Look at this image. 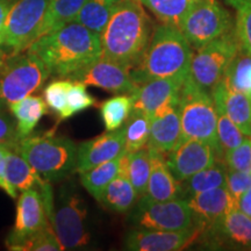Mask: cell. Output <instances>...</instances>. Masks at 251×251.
Returning <instances> with one entry per match:
<instances>
[{
    "mask_svg": "<svg viewBox=\"0 0 251 251\" xmlns=\"http://www.w3.org/2000/svg\"><path fill=\"white\" fill-rule=\"evenodd\" d=\"M27 50L45 63L50 76L65 79L89 67L102 55L100 34L76 21L39 37Z\"/></svg>",
    "mask_w": 251,
    "mask_h": 251,
    "instance_id": "cell-1",
    "label": "cell"
},
{
    "mask_svg": "<svg viewBox=\"0 0 251 251\" xmlns=\"http://www.w3.org/2000/svg\"><path fill=\"white\" fill-rule=\"evenodd\" d=\"M153 26L140 0H120L100 34L103 57L134 69L151 39Z\"/></svg>",
    "mask_w": 251,
    "mask_h": 251,
    "instance_id": "cell-2",
    "label": "cell"
},
{
    "mask_svg": "<svg viewBox=\"0 0 251 251\" xmlns=\"http://www.w3.org/2000/svg\"><path fill=\"white\" fill-rule=\"evenodd\" d=\"M193 57L191 47L177 27L159 25L152 31L151 39L142 59L130 70L135 84L155 78L186 79Z\"/></svg>",
    "mask_w": 251,
    "mask_h": 251,
    "instance_id": "cell-3",
    "label": "cell"
},
{
    "mask_svg": "<svg viewBox=\"0 0 251 251\" xmlns=\"http://www.w3.org/2000/svg\"><path fill=\"white\" fill-rule=\"evenodd\" d=\"M13 148L47 181H59L76 172L77 144L54 130L41 135H28Z\"/></svg>",
    "mask_w": 251,
    "mask_h": 251,
    "instance_id": "cell-4",
    "label": "cell"
},
{
    "mask_svg": "<svg viewBox=\"0 0 251 251\" xmlns=\"http://www.w3.org/2000/svg\"><path fill=\"white\" fill-rule=\"evenodd\" d=\"M178 112L181 126L180 141L192 139L211 144L216 161L222 162L216 134L218 112L211 92L199 89L185 79L178 96Z\"/></svg>",
    "mask_w": 251,
    "mask_h": 251,
    "instance_id": "cell-5",
    "label": "cell"
},
{
    "mask_svg": "<svg viewBox=\"0 0 251 251\" xmlns=\"http://www.w3.org/2000/svg\"><path fill=\"white\" fill-rule=\"evenodd\" d=\"M49 76L48 68L33 52L12 54L0 67V112L42 87Z\"/></svg>",
    "mask_w": 251,
    "mask_h": 251,
    "instance_id": "cell-6",
    "label": "cell"
},
{
    "mask_svg": "<svg viewBox=\"0 0 251 251\" xmlns=\"http://www.w3.org/2000/svg\"><path fill=\"white\" fill-rule=\"evenodd\" d=\"M51 226L63 249H84L91 242L87 227V205L74 186H63L54 203Z\"/></svg>",
    "mask_w": 251,
    "mask_h": 251,
    "instance_id": "cell-7",
    "label": "cell"
},
{
    "mask_svg": "<svg viewBox=\"0 0 251 251\" xmlns=\"http://www.w3.org/2000/svg\"><path fill=\"white\" fill-rule=\"evenodd\" d=\"M240 50L235 29L211 41L193 54L186 79L199 89L211 92L224 79L229 64Z\"/></svg>",
    "mask_w": 251,
    "mask_h": 251,
    "instance_id": "cell-8",
    "label": "cell"
},
{
    "mask_svg": "<svg viewBox=\"0 0 251 251\" xmlns=\"http://www.w3.org/2000/svg\"><path fill=\"white\" fill-rule=\"evenodd\" d=\"M234 26L235 20L230 12L216 0H194L181 20L179 30L191 47L198 50L233 30Z\"/></svg>",
    "mask_w": 251,
    "mask_h": 251,
    "instance_id": "cell-9",
    "label": "cell"
},
{
    "mask_svg": "<svg viewBox=\"0 0 251 251\" xmlns=\"http://www.w3.org/2000/svg\"><path fill=\"white\" fill-rule=\"evenodd\" d=\"M50 0H17L11 5L2 29L0 46L12 54L26 51L39 37V31Z\"/></svg>",
    "mask_w": 251,
    "mask_h": 251,
    "instance_id": "cell-10",
    "label": "cell"
},
{
    "mask_svg": "<svg viewBox=\"0 0 251 251\" xmlns=\"http://www.w3.org/2000/svg\"><path fill=\"white\" fill-rule=\"evenodd\" d=\"M129 219L140 229L186 230L197 227L193 213L184 199L153 201L140 197Z\"/></svg>",
    "mask_w": 251,
    "mask_h": 251,
    "instance_id": "cell-11",
    "label": "cell"
},
{
    "mask_svg": "<svg viewBox=\"0 0 251 251\" xmlns=\"http://www.w3.org/2000/svg\"><path fill=\"white\" fill-rule=\"evenodd\" d=\"M194 243L212 250H251V218L235 209L202 227Z\"/></svg>",
    "mask_w": 251,
    "mask_h": 251,
    "instance_id": "cell-12",
    "label": "cell"
},
{
    "mask_svg": "<svg viewBox=\"0 0 251 251\" xmlns=\"http://www.w3.org/2000/svg\"><path fill=\"white\" fill-rule=\"evenodd\" d=\"M17 199L14 226L6 238V246L9 250H17L27 238L51 225L39 190L24 191Z\"/></svg>",
    "mask_w": 251,
    "mask_h": 251,
    "instance_id": "cell-13",
    "label": "cell"
},
{
    "mask_svg": "<svg viewBox=\"0 0 251 251\" xmlns=\"http://www.w3.org/2000/svg\"><path fill=\"white\" fill-rule=\"evenodd\" d=\"M69 79L81 81L86 86H96L114 94H130L139 86L131 79L129 69L103 56Z\"/></svg>",
    "mask_w": 251,
    "mask_h": 251,
    "instance_id": "cell-14",
    "label": "cell"
},
{
    "mask_svg": "<svg viewBox=\"0 0 251 251\" xmlns=\"http://www.w3.org/2000/svg\"><path fill=\"white\" fill-rule=\"evenodd\" d=\"M216 155L211 144L199 140L180 141L170 152L165 155V162L177 181L211 166Z\"/></svg>",
    "mask_w": 251,
    "mask_h": 251,
    "instance_id": "cell-15",
    "label": "cell"
},
{
    "mask_svg": "<svg viewBox=\"0 0 251 251\" xmlns=\"http://www.w3.org/2000/svg\"><path fill=\"white\" fill-rule=\"evenodd\" d=\"M201 227L186 230L135 229L125 238V248L133 251H178L194 244Z\"/></svg>",
    "mask_w": 251,
    "mask_h": 251,
    "instance_id": "cell-16",
    "label": "cell"
},
{
    "mask_svg": "<svg viewBox=\"0 0 251 251\" xmlns=\"http://www.w3.org/2000/svg\"><path fill=\"white\" fill-rule=\"evenodd\" d=\"M181 139L178 98L170 100L152 113L147 148L161 153H169Z\"/></svg>",
    "mask_w": 251,
    "mask_h": 251,
    "instance_id": "cell-17",
    "label": "cell"
},
{
    "mask_svg": "<svg viewBox=\"0 0 251 251\" xmlns=\"http://www.w3.org/2000/svg\"><path fill=\"white\" fill-rule=\"evenodd\" d=\"M125 153L124 126L107 131L77 146L76 172L81 174L101 163L112 161Z\"/></svg>",
    "mask_w": 251,
    "mask_h": 251,
    "instance_id": "cell-18",
    "label": "cell"
},
{
    "mask_svg": "<svg viewBox=\"0 0 251 251\" xmlns=\"http://www.w3.org/2000/svg\"><path fill=\"white\" fill-rule=\"evenodd\" d=\"M184 200L193 213L196 225L201 228L238 209L237 199L226 186L196 193Z\"/></svg>",
    "mask_w": 251,
    "mask_h": 251,
    "instance_id": "cell-19",
    "label": "cell"
},
{
    "mask_svg": "<svg viewBox=\"0 0 251 251\" xmlns=\"http://www.w3.org/2000/svg\"><path fill=\"white\" fill-rule=\"evenodd\" d=\"M184 81L179 78H155L144 81L130 93L133 108L148 113L151 117L165 102L178 98Z\"/></svg>",
    "mask_w": 251,
    "mask_h": 251,
    "instance_id": "cell-20",
    "label": "cell"
},
{
    "mask_svg": "<svg viewBox=\"0 0 251 251\" xmlns=\"http://www.w3.org/2000/svg\"><path fill=\"white\" fill-rule=\"evenodd\" d=\"M215 107L224 109L228 118L246 135L251 136L250 96L229 87L225 78L211 90Z\"/></svg>",
    "mask_w": 251,
    "mask_h": 251,
    "instance_id": "cell-21",
    "label": "cell"
},
{
    "mask_svg": "<svg viewBox=\"0 0 251 251\" xmlns=\"http://www.w3.org/2000/svg\"><path fill=\"white\" fill-rule=\"evenodd\" d=\"M149 150V149H148ZM151 158V169L146 193L142 197L153 201H166L181 198L180 183L176 180L174 175L165 162L164 153L149 150Z\"/></svg>",
    "mask_w": 251,
    "mask_h": 251,
    "instance_id": "cell-22",
    "label": "cell"
},
{
    "mask_svg": "<svg viewBox=\"0 0 251 251\" xmlns=\"http://www.w3.org/2000/svg\"><path fill=\"white\" fill-rule=\"evenodd\" d=\"M5 175L8 185L17 194L30 188L41 190L47 183L13 147H9L6 155Z\"/></svg>",
    "mask_w": 251,
    "mask_h": 251,
    "instance_id": "cell-23",
    "label": "cell"
},
{
    "mask_svg": "<svg viewBox=\"0 0 251 251\" xmlns=\"http://www.w3.org/2000/svg\"><path fill=\"white\" fill-rule=\"evenodd\" d=\"M9 112L17 122V133L19 140L27 137L33 133L45 115L48 113V106L41 97L29 96L12 103Z\"/></svg>",
    "mask_w": 251,
    "mask_h": 251,
    "instance_id": "cell-24",
    "label": "cell"
},
{
    "mask_svg": "<svg viewBox=\"0 0 251 251\" xmlns=\"http://www.w3.org/2000/svg\"><path fill=\"white\" fill-rule=\"evenodd\" d=\"M136 191L124 174H119L117 177L106 186L101 196L97 201L107 208L119 214L129 212L137 201Z\"/></svg>",
    "mask_w": 251,
    "mask_h": 251,
    "instance_id": "cell-25",
    "label": "cell"
},
{
    "mask_svg": "<svg viewBox=\"0 0 251 251\" xmlns=\"http://www.w3.org/2000/svg\"><path fill=\"white\" fill-rule=\"evenodd\" d=\"M150 169H151V158L147 147L136 151L125 152L122 155L120 172L128 178L139 198L146 193Z\"/></svg>",
    "mask_w": 251,
    "mask_h": 251,
    "instance_id": "cell-26",
    "label": "cell"
},
{
    "mask_svg": "<svg viewBox=\"0 0 251 251\" xmlns=\"http://www.w3.org/2000/svg\"><path fill=\"white\" fill-rule=\"evenodd\" d=\"M227 172L228 168L224 162L215 161L208 168L203 169V170L197 172L191 177L180 181L181 198L186 199V198L196 193L226 186Z\"/></svg>",
    "mask_w": 251,
    "mask_h": 251,
    "instance_id": "cell-27",
    "label": "cell"
},
{
    "mask_svg": "<svg viewBox=\"0 0 251 251\" xmlns=\"http://www.w3.org/2000/svg\"><path fill=\"white\" fill-rule=\"evenodd\" d=\"M84 1L85 0H50L41 25L39 37L75 21Z\"/></svg>",
    "mask_w": 251,
    "mask_h": 251,
    "instance_id": "cell-28",
    "label": "cell"
},
{
    "mask_svg": "<svg viewBox=\"0 0 251 251\" xmlns=\"http://www.w3.org/2000/svg\"><path fill=\"white\" fill-rule=\"evenodd\" d=\"M120 0H85L75 21L101 34Z\"/></svg>",
    "mask_w": 251,
    "mask_h": 251,
    "instance_id": "cell-29",
    "label": "cell"
},
{
    "mask_svg": "<svg viewBox=\"0 0 251 251\" xmlns=\"http://www.w3.org/2000/svg\"><path fill=\"white\" fill-rule=\"evenodd\" d=\"M121 158L122 156L112 161L101 163L90 170L79 174L83 187L96 200L99 199L106 186L120 174Z\"/></svg>",
    "mask_w": 251,
    "mask_h": 251,
    "instance_id": "cell-30",
    "label": "cell"
},
{
    "mask_svg": "<svg viewBox=\"0 0 251 251\" xmlns=\"http://www.w3.org/2000/svg\"><path fill=\"white\" fill-rule=\"evenodd\" d=\"M151 117L148 113L133 108L124 125L125 152L136 151L147 146L150 133Z\"/></svg>",
    "mask_w": 251,
    "mask_h": 251,
    "instance_id": "cell-31",
    "label": "cell"
},
{
    "mask_svg": "<svg viewBox=\"0 0 251 251\" xmlns=\"http://www.w3.org/2000/svg\"><path fill=\"white\" fill-rule=\"evenodd\" d=\"M99 108L106 130H117L125 125L133 111V99L128 93L115 94L100 103Z\"/></svg>",
    "mask_w": 251,
    "mask_h": 251,
    "instance_id": "cell-32",
    "label": "cell"
},
{
    "mask_svg": "<svg viewBox=\"0 0 251 251\" xmlns=\"http://www.w3.org/2000/svg\"><path fill=\"white\" fill-rule=\"evenodd\" d=\"M163 25L177 27L179 29L185 14L194 0H140Z\"/></svg>",
    "mask_w": 251,
    "mask_h": 251,
    "instance_id": "cell-33",
    "label": "cell"
},
{
    "mask_svg": "<svg viewBox=\"0 0 251 251\" xmlns=\"http://www.w3.org/2000/svg\"><path fill=\"white\" fill-rule=\"evenodd\" d=\"M224 78L229 87L251 96V55L240 50L229 64Z\"/></svg>",
    "mask_w": 251,
    "mask_h": 251,
    "instance_id": "cell-34",
    "label": "cell"
},
{
    "mask_svg": "<svg viewBox=\"0 0 251 251\" xmlns=\"http://www.w3.org/2000/svg\"><path fill=\"white\" fill-rule=\"evenodd\" d=\"M236 12L235 34L241 51L251 55V0H224Z\"/></svg>",
    "mask_w": 251,
    "mask_h": 251,
    "instance_id": "cell-35",
    "label": "cell"
},
{
    "mask_svg": "<svg viewBox=\"0 0 251 251\" xmlns=\"http://www.w3.org/2000/svg\"><path fill=\"white\" fill-rule=\"evenodd\" d=\"M216 112H218V126H216L218 144L220 155H221V159L224 162L226 153L240 146L247 136L228 118L224 109L216 107Z\"/></svg>",
    "mask_w": 251,
    "mask_h": 251,
    "instance_id": "cell-36",
    "label": "cell"
},
{
    "mask_svg": "<svg viewBox=\"0 0 251 251\" xmlns=\"http://www.w3.org/2000/svg\"><path fill=\"white\" fill-rule=\"evenodd\" d=\"M72 80L59 78L57 80L51 81L45 87L43 99L55 114H57L59 120H67V96L70 89Z\"/></svg>",
    "mask_w": 251,
    "mask_h": 251,
    "instance_id": "cell-37",
    "label": "cell"
},
{
    "mask_svg": "<svg viewBox=\"0 0 251 251\" xmlns=\"http://www.w3.org/2000/svg\"><path fill=\"white\" fill-rule=\"evenodd\" d=\"M63 249L58 237L56 236L52 226L50 225L33 236L27 238L15 251H61Z\"/></svg>",
    "mask_w": 251,
    "mask_h": 251,
    "instance_id": "cell-38",
    "label": "cell"
},
{
    "mask_svg": "<svg viewBox=\"0 0 251 251\" xmlns=\"http://www.w3.org/2000/svg\"><path fill=\"white\" fill-rule=\"evenodd\" d=\"M96 99L87 92L86 85L81 81L72 80L67 96V115L68 119L74 117L77 113L96 105Z\"/></svg>",
    "mask_w": 251,
    "mask_h": 251,
    "instance_id": "cell-39",
    "label": "cell"
},
{
    "mask_svg": "<svg viewBox=\"0 0 251 251\" xmlns=\"http://www.w3.org/2000/svg\"><path fill=\"white\" fill-rule=\"evenodd\" d=\"M224 162L229 170L251 172V136H247L240 146L226 153Z\"/></svg>",
    "mask_w": 251,
    "mask_h": 251,
    "instance_id": "cell-40",
    "label": "cell"
},
{
    "mask_svg": "<svg viewBox=\"0 0 251 251\" xmlns=\"http://www.w3.org/2000/svg\"><path fill=\"white\" fill-rule=\"evenodd\" d=\"M226 187L236 199H238L241 194L251 188V172L229 170L228 169Z\"/></svg>",
    "mask_w": 251,
    "mask_h": 251,
    "instance_id": "cell-41",
    "label": "cell"
},
{
    "mask_svg": "<svg viewBox=\"0 0 251 251\" xmlns=\"http://www.w3.org/2000/svg\"><path fill=\"white\" fill-rule=\"evenodd\" d=\"M17 122L13 115H8L7 112H0V144L14 147L18 143Z\"/></svg>",
    "mask_w": 251,
    "mask_h": 251,
    "instance_id": "cell-42",
    "label": "cell"
},
{
    "mask_svg": "<svg viewBox=\"0 0 251 251\" xmlns=\"http://www.w3.org/2000/svg\"><path fill=\"white\" fill-rule=\"evenodd\" d=\"M9 147L5 146V144H0V188L4 191L5 193H7L9 197L17 199L18 194L12 190V187L9 186L6 179L5 175V166H6V155H7Z\"/></svg>",
    "mask_w": 251,
    "mask_h": 251,
    "instance_id": "cell-43",
    "label": "cell"
},
{
    "mask_svg": "<svg viewBox=\"0 0 251 251\" xmlns=\"http://www.w3.org/2000/svg\"><path fill=\"white\" fill-rule=\"evenodd\" d=\"M238 209L251 218V188L241 194L237 199Z\"/></svg>",
    "mask_w": 251,
    "mask_h": 251,
    "instance_id": "cell-44",
    "label": "cell"
},
{
    "mask_svg": "<svg viewBox=\"0 0 251 251\" xmlns=\"http://www.w3.org/2000/svg\"><path fill=\"white\" fill-rule=\"evenodd\" d=\"M11 5L8 2L4 1V0H0V42H1V36H2V29H4V25L6 21V17L9 11Z\"/></svg>",
    "mask_w": 251,
    "mask_h": 251,
    "instance_id": "cell-45",
    "label": "cell"
},
{
    "mask_svg": "<svg viewBox=\"0 0 251 251\" xmlns=\"http://www.w3.org/2000/svg\"><path fill=\"white\" fill-rule=\"evenodd\" d=\"M4 61H5L4 55H2V52L0 51V67H1V65H2V63H4Z\"/></svg>",
    "mask_w": 251,
    "mask_h": 251,
    "instance_id": "cell-46",
    "label": "cell"
},
{
    "mask_svg": "<svg viewBox=\"0 0 251 251\" xmlns=\"http://www.w3.org/2000/svg\"><path fill=\"white\" fill-rule=\"evenodd\" d=\"M4 1H6V2H8L9 5H12V4H14L15 1H17V0H4Z\"/></svg>",
    "mask_w": 251,
    "mask_h": 251,
    "instance_id": "cell-47",
    "label": "cell"
},
{
    "mask_svg": "<svg viewBox=\"0 0 251 251\" xmlns=\"http://www.w3.org/2000/svg\"><path fill=\"white\" fill-rule=\"evenodd\" d=\"M209 1H215V0H209Z\"/></svg>",
    "mask_w": 251,
    "mask_h": 251,
    "instance_id": "cell-48",
    "label": "cell"
},
{
    "mask_svg": "<svg viewBox=\"0 0 251 251\" xmlns=\"http://www.w3.org/2000/svg\"><path fill=\"white\" fill-rule=\"evenodd\" d=\"M250 100H251V96H250Z\"/></svg>",
    "mask_w": 251,
    "mask_h": 251,
    "instance_id": "cell-49",
    "label": "cell"
}]
</instances>
